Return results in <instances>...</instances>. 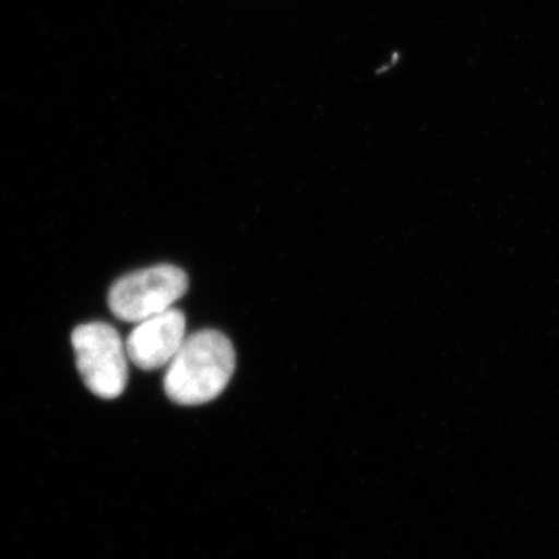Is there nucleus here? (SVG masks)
Listing matches in <instances>:
<instances>
[{
	"instance_id": "f03ea898",
	"label": "nucleus",
	"mask_w": 559,
	"mask_h": 559,
	"mask_svg": "<svg viewBox=\"0 0 559 559\" xmlns=\"http://www.w3.org/2000/svg\"><path fill=\"white\" fill-rule=\"evenodd\" d=\"M76 367L94 395L119 399L128 384V353L119 331L105 322L83 323L72 333Z\"/></svg>"
},
{
	"instance_id": "f257e3e1",
	"label": "nucleus",
	"mask_w": 559,
	"mask_h": 559,
	"mask_svg": "<svg viewBox=\"0 0 559 559\" xmlns=\"http://www.w3.org/2000/svg\"><path fill=\"white\" fill-rule=\"evenodd\" d=\"M235 349L229 337L215 330L191 334L167 366L164 388L180 406H201L218 399L235 371Z\"/></svg>"
},
{
	"instance_id": "7ed1b4c3",
	"label": "nucleus",
	"mask_w": 559,
	"mask_h": 559,
	"mask_svg": "<svg viewBox=\"0 0 559 559\" xmlns=\"http://www.w3.org/2000/svg\"><path fill=\"white\" fill-rule=\"evenodd\" d=\"M187 289L186 272L171 264H159L117 280L109 290V308L117 319L139 323L171 310Z\"/></svg>"
},
{
	"instance_id": "20e7f679",
	"label": "nucleus",
	"mask_w": 559,
	"mask_h": 559,
	"mask_svg": "<svg viewBox=\"0 0 559 559\" xmlns=\"http://www.w3.org/2000/svg\"><path fill=\"white\" fill-rule=\"evenodd\" d=\"M186 316L179 310H167L142 320L128 336V359L142 370L167 367L186 341Z\"/></svg>"
}]
</instances>
